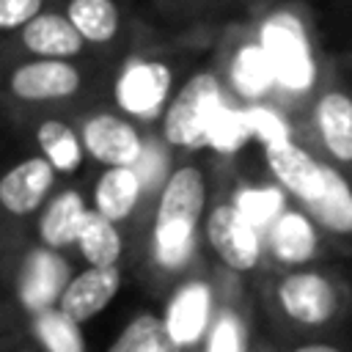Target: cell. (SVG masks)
<instances>
[{"label": "cell", "instance_id": "obj_20", "mask_svg": "<svg viewBox=\"0 0 352 352\" xmlns=\"http://www.w3.org/2000/svg\"><path fill=\"white\" fill-rule=\"evenodd\" d=\"M228 77L234 91L242 99H264L275 85H278V74L275 66L270 60V52L264 50V44L256 41H245L228 66Z\"/></svg>", "mask_w": 352, "mask_h": 352}, {"label": "cell", "instance_id": "obj_16", "mask_svg": "<svg viewBox=\"0 0 352 352\" xmlns=\"http://www.w3.org/2000/svg\"><path fill=\"white\" fill-rule=\"evenodd\" d=\"M314 121L330 157L352 165V96L346 91L327 88L314 104Z\"/></svg>", "mask_w": 352, "mask_h": 352}, {"label": "cell", "instance_id": "obj_14", "mask_svg": "<svg viewBox=\"0 0 352 352\" xmlns=\"http://www.w3.org/2000/svg\"><path fill=\"white\" fill-rule=\"evenodd\" d=\"M22 47L33 52L36 58H63L72 60L85 50V36L77 30V25L66 14L41 11L36 19H30L22 33Z\"/></svg>", "mask_w": 352, "mask_h": 352}, {"label": "cell", "instance_id": "obj_22", "mask_svg": "<svg viewBox=\"0 0 352 352\" xmlns=\"http://www.w3.org/2000/svg\"><path fill=\"white\" fill-rule=\"evenodd\" d=\"M66 16L77 25L88 44H107L121 28V11L116 0H69Z\"/></svg>", "mask_w": 352, "mask_h": 352}, {"label": "cell", "instance_id": "obj_5", "mask_svg": "<svg viewBox=\"0 0 352 352\" xmlns=\"http://www.w3.org/2000/svg\"><path fill=\"white\" fill-rule=\"evenodd\" d=\"M206 242L217 253V258L236 270V272H250L258 267L261 253H264V236L261 228H256L236 206L234 201L217 204L209 217H206Z\"/></svg>", "mask_w": 352, "mask_h": 352}, {"label": "cell", "instance_id": "obj_8", "mask_svg": "<svg viewBox=\"0 0 352 352\" xmlns=\"http://www.w3.org/2000/svg\"><path fill=\"white\" fill-rule=\"evenodd\" d=\"M72 280L69 261L55 248H38L30 250L19 267L16 294L28 314H38L44 308L58 305L66 283Z\"/></svg>", "mask_w": 352, "mask_h": 352}, {"label": "cell", "instance_id": "obj_17", "mask_svg": "<svg viewBox=\"0 0 352 352\" xmlns=\"http://www.w3.org/2000/svg\"><path fill=\"white\" fill-rule=\"evenodd\" d=\"M88 214H91V209L85 206L82 195L74 190H66L44 206V212L38 217V239L55 250L77 245Z\"/></svg>", "mask_w": 352, "mask_h": 352}, {"label": "cell", "instance_id": "obj_27", "mask_svg": "<svg viewBox=\"0 0 352 352\" xmlns=\"http://www.w3.org/2000/svg\"><path fill=\"white\" fill-rule=\"evenodd\" d=\"M253 138L250 126H248V118H245V110H236L231 107L228 102H223L214 113V118L209 121V129H206V148H214L220 154H231L236 148H242L248 140Z\"/></svg>", "mask_w": 352, "mask_h": 352}, {"label": "cell", "instance_id": "obj_28", "mask_svg": "<svg viewBox=\"0 0 352 352\" xmlns=\"http://www.w3.org/2000/svg\"><path fill=\"white\" fill-rule=\"evenodd\" d=\"M245 344H248V338H245L242 319L234 311L223 308L206 333L204 352H245Z\"/></svg>", "mask_w": 352, "mask_h": 352}, {"label": "cell", "instance_id": "obj_30", "mask_svg": "<svg viewBox=\"0 0 352 352\" xmlns=\"http://www.w3.org/2000/svg\"><path fill=\"white\" fill-rule=\"evenodd\" d=\"M135 170L140 176V182H143V190H157V187L162 190V184L168 182L170 170H168V154H165L160 140H146L143 154L135 162Z\"/></svg>", "mask_w": 352, "mask_h": 352}, {"label": "cell", "instance_id": "obj_21", "mask_svg": "<svg viewBox=\"0 0 352 352\" xmlns=\"http://www.w3.org/2000/svg\"><path fill=\"white\" fill-rule=\"evenodd\" d=\"M36 143H38L41 154L52 162V168L63 176L80 170L82 157L88 154L82 146V135H77L66 121H58V118H47L38 124Z\"/></svg>", "mask_w": 352, "mask_h": 352}, {"label": "cell", "instance_id": "obj_12", "mask_svg": "<svg viewBox=\"0 0 352 352\" xmlns=\"http://www.w3.org/2000/svg\"><path fill=\"white\" fill-rule=\"evenodd\" d=\"M55 168L52 162L38 157H25L16 165H11L0 179V204L8 214H33L47 201L52 184H55Z\"/></svg>", "mask_w": 352, "mask_h": 352}, {"label": "cell", "instance_id": "obj_25", "mask_svg": "<svg viewBox=\"0 0 352 352\" xmlns=\"http://www.w3.org/2000/svg\"><path fill=\"white\" fill-rule=\"evenodd\" d=\"M107 352H179V346L168 338L162 319L154 314H138L116 336Z\"/></svg>", "mask_w": 352, "mask_h": 352}, {"label": "cell", "instance_id": "obj_10", "mask_svg": "<svg viewBox=\"0 0 352 352\" xmlns=\"http://www.w3.org/2000/svg\"><path fill=\"white\" fill-rule=\"evenodd\" d=\"M80 85H82L80 69L63 58H36L19 63L8 80V88L19 102L69 99L80 91Z\"/></svg>", "mask_w": 352, "mask_h": 352}, {"label": "cell", "instance_id": "obj_18", "mask_svg": "<svg viewBox=\"0 0 352 352\" xmlns=\"http://www.w3.org/2000/svg\"><path fill=\"white\" fill-rule=\"evenodd\" d=\"M143 192L146 190H143V182H140L135 165L104 168L94 184V209L99 214L110 217L113 223H118L135 212Z\"/></svg>", "mask_w": 352, "mask_h": 352}, {"label": "cell", "instance_id": "obj_9", "mask_svg": "<svg viewBox=\"0 0 352 352\" xmlns=\"http://www.w3.org/2000/svg\"><path fill=\"white\" fill-rule=\"evenodd\" d=\"M264 160L278 184L302 206H308L324 190V162H319L308 148L297 146L292 138L264 143Z\"/></svg>", "mask_w": 352, "mask_h": 352}, {"label": "cell", "instance_id": "obj_7", "mask_svg": "<svg viewBox=\"0 0 352 352\" xmlns=\"http://www.w3.org/2000/svg\"><path fill=\"white\" fill-rule=\"evenodd\" d=\"M80 135H82V146L85 151L107 165V168H116V165H135L143 154V146L146 140L140 138L138 126L124 118V116H116V113H94L82 121L80 126Z\"/></svg>", "mask_w": 352, "mask_h": 352}, {"label": "cell", "instance_id": "obj_3", "mask_svg": "<svg viewBox=\"0 0 352 352\" xmlns=\"http://www.w3.org/2000/svg\"><path fill=\"white\" fill-rule=\"evenodd\" d=\"M258 41L270 52V60L275 66L280 88H286L292 94H302L314 85L316 60H314V52L308 44V33L294 14L278 11V14L267 16L258 30Z\"/></svg>", "mask_w": 352, "mask_h": 352}, {"label": "cell", "instance_id": "obj_6", "mask_svg": "<svg viewBox=\"0 0 352 352\" xmlns=\"http://www.w3.org/2000/svg\"><path fill=\"white\" fill-rule=\"evenodd\" d=\"M278 302L283 314L305 327L324 324L338 311L336 286L316 270H294L278 283Z\"/></svg>", "mask_w": 352, "mask_h": 352}, {"label": "cell", "instance_id": "obj_29", "mask_svg": "<svg viewBox=\"0 0 352 352\" xmlns=\"http://www.w3.org/2000/svg\"><path fill=\"white\" fill-rule=\"evenodd\" d=\"M245 118H248V126H250L253 138H258L261 143L289 140L292 138V129L283 121V116L275 113L267 104H250V107H245Z\"/></svg>", "mask_w": 352, "mask_h": 352}, {"label": "cell", "instance_id": "obj_26", "mask_svg": "<svg viewBox=\"0 0 352 352\" xmlns=\"http://www.w3.org/2000/svg\"><path fill=\"white\" fill-rule=\"evenodd\" d=\"M234 206L261 231H267L280 212L286 209V190L283 187H242L234 195Z\"/></svg>", "mask_w": 352, "mask_h": 352}, {"label": "cell", "instance_id": "obj_4", "mask_svg": "<svg viewBox=\"0 0 352 352\" xmlns=\"http://www.w3.org/2000/svg\"><path fill=\"white\" fill-rule=\"evenodd\" d=\"M170 88H173V72L165 60L135 58L116 77L113 99H116V107L129 118L148 121L165 113L170 102Z\"/></svg>", "mask_w": 352, "mask_h": 352}, {"label": "cell", "instance_id": "obj_32", "mask_svg": "<svg viewBox=\"0 0 352 352\" xmlns=\"http://www.w3.org/2000/svg\"><path fill=\"white\" fill-rule=\"evenodd\" d=\"M294 352H341V349L333 346V344H302V346H297Z\"/></svg>", "mask_w": 352, "mask_h": 352}, {"label": "cell", "instance_id": "obj_2", "mask_svg": "<svg viewBox=\"0 0 352 352\" xmlns=\"http://www.w3.org/2000/svg\"><path fill=\"white\" fill-rule=\"evenodd\" d=\"M223 88L220 80L212 72L192 74L176 96L168 102L162 113V138L170 148H206V129L214 118L217 107L223 104Z\"/></svg>", "mask_w": 352, "mask_h": 352}, {"label": "cell", "instance_id": "obj_19", "mask_svg": "<svg viewBox=\"0 0 352 352\" xmlns=\"http://www.w3.org/2000/svg\"><path fill=\"white\" fill-rule=\"evenodd\" d=\"M305 209L324 231L352 236V184L336 165L324 162V190Z\"/></svg>", "mask_w": 352, "mask_h": 352}, {"label": "cell", "instance_id": "obj_15", "mask_svg": "<svg viewBox=\"0 0 352 352\" xmlns=\"http://www.w3.org/2000/svg\"><path fill=\"white\" fill-rule=\"evenodd\" d=\"M267 253L289 267L305 264L308 258L316 256L319 248V234H316V220L305 212L297 209H283L280 217L264 231Z\"/></svg>", "mask_w": 352, "mask_h": 352}, {"label": "cell", "instance_id": "obj_24", "mask_svg": "<svg viewBox=\"0 0 352 352\" xmlns=\"http://www.w3.org/2000/svg\"><path fill=\"white\" fill-rule=\"evenodd\" d=\"M33 333L44 352H85L80 322L66 316L58 305L33 314Z\"/></svg>", "mask_w": 352, "mask_h": 352}, {"label": "cell", "instance_id": "obj_23", "mask_svg": "<svg viewBox=\"0 0 352 352\" xmlns=\"http://www.w3.org/2000/svg\"><path fill=\"white\" fill-rule=\"evenodd\" d=\"M77 248H80V256L91 267H116L124 253V242H121L116 223L110 217L99 214L96 209H91L88 220L80 231Z\"/></svg>", "mask_w": 352, "mask_h": 352}, {"label": "cell", "instance_id": "obj_31", "mask_svg": "<svg viewBox=\"0 0 352 352\" xmlns=\"http://www.w3.org/2000/svg\"><path fill=\"white\" fill-rule=\"evenodd\" d=\"M44 11V0H0V30H22Z\"/></svg>", "mask_w": 352, "mask_h": 352}, {"label": "cell", "instance_id": "obj_13", "mask_svg": "<svg viewBox=\"0 0 352 352\" xmlns=\"http://www.w3.org/2000/svg\"><path fill=\"white\" fill-rule=\"evenodd\" d=\"M121 289V270L116 267H85L82 272L72 275V280L66 283L58 308L72 316L74 322L85 324L88 319H94L96 314H102L118 294Z\"/></svg>", "mask_w": 352, "mask_h": 352}, {"label": "cell", "instance_id": "obj_11", "mask_svg": "<svg viewBox=\"0 0 352 352\" xmlns=\"http://www.w3.org/2000/svg\"><path fill=\"white\" fill-rule=\"evenodd\" d=\"M212 305H214V297H212V289H209L206 280L182 283L170 294L165 316H162L168 338L179 349L195 346L201 338H206V333L214 322L212 319Z\"/></svg>", "mask_w": 352, "mask_h": 352}, {"label": "cell", "instance_id": "obj_1", "mask_svg": "<svg viewBox=\"0 0 352 352\" xmlns=\"http://www.w3.org/2000/svg\"><path fill=\"white\" fill-rule=\"evenodd\" d=\"M206 209V179L198 165L173 168L157 198L154 214V261L176 270L195 250V228Z\"/></svg>", "mask_w": 352, "mask_h": 352}]
</instances>
